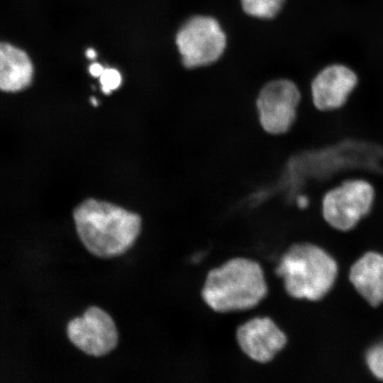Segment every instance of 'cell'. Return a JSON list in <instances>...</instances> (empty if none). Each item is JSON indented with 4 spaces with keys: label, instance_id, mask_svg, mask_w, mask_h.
Listing matches in <instances>:
<instances>
[{
    "label": "cell",
    "instance_id": "cell-10",
    "mask_svg": "<svg viewBox=\"0 0 383 383\" xmlns=\"http://www.w3.org/2000/svg\"><path fill=\"white\" fill-rule=\"evenodd\" d=\"M350 281L357 292L372 306L383 302V255L369 252L351 267Z\"/></svg>",
    "mask_w": 383,
    "mask_h": 383
},
{
    "label": "cell",
    "instance_id": "cell-9",
    "mask_svg": "<svg viewBox=\"0 0 383 383\" xmlns=\"http://www.w3.org/2000/svg\"><path fill=\"white\" fill-rule=\"evenodd\" d=\"M356 74L340 64L328 65L313 79L311 93L313 106L321 112L341 109L357 84Z\"/></svg>",
    "mask_w": 383,
    "mask_h": 383
},
{
    "label": "cell",
    "instance_id": "cell-11",
    "mask_svg": "<svg viewBox=\"0 0 383 383\" xmlns=\"http://www.w3.org/2000/svg\"><path fill=\"white\" fill-rule=\"evenodd\" d=\"M32 63L22 50L7 43L0 46V88L4 91H18L30 83Z\"/></svg>",
    "mask_w": 383,
    "mask_h": 383
},
{
    "label": "cell",
    "instance_id": "cell-2",
    "mask_svg": "<svg viewBox=\"0 0 383 383\" xmlns=\"http://www.w3.org/2000/svg\"><path fill=\"white\" fill-rule=\"evenodd\" d=\"M267 292L260 265L255 260L238 257L209 270L201 294L211 309L228 313L254 308Z\"/></svg>",
    "mask_w": 383,
    "mask_h": 383
},
{
    "label": "cell",
    "instance_id": "cell-13",
    "mask_svg": "<svg viewBox=\"0 0 383 383\" xmlns=\"http://www.w3.org/2000/svg\"><path fill=\"white\" fill-rule=\"evenodd\" d=\"M366 362L371 372L377 379L383 380V343L368 350Z\"/></svg>",
    "mask_w": 383,
    "mask_h": 383
},
{
    "label": "cell",
    "instance_id": "cell-12",
    "mask_svg": "<svg viewBox=\"0 0 383 383\" xmlns=\"http://www.w3.org/2000/svg\"><path fill=\"white\" fill-rule=\"evenodd\" d=\"M240 7L248 16L260 20L274 18L282 10L285 0H239Z\"/></svg>",
    "mask_w": 383,
    "mask_h": 383
},
{
    "label": "cell",
    "instance_id": "cell-6",
    "mask_svg": "<svg viewBox=\"0 0 383 383\" xmlns=\"http://www.w3.org/2000/svg\"><path fill=\"white\" fill-rule=\"evenodd\" d=\"M301 99L300 90L293 81L278 78L267 82L255 99V110L261 128L274 136L289 133L297 120Z\"/></svg>",
    "mask_w": 383,
    "mask_h": 383
},
{
    "label": "cell",
    "instance_id": "cell-14",
    "mask_svg": "<svg viewBox=\"0 0 383 383\" xmlns=\"http://www.w3.org/2000/svg\"><path fill=\"white\" fill-rule=\"evenodd\" d=\"M102 91L110 94L111 91L116 89L121 83V76L120 72L113 68L104 69L103 73L99 77Z\"/></svg>",
    "mask_w": 383,
    "mask_h": 383
},
{
    "label": "cell",
    "instance_id": "cell-8",
    "mask_svg": "<svg viewBox=\"0 0 383 383\" xmlns=\"http://www.w3.org/2000/svg\"><path fill=\"white\" fill-rule=\"evenodd\" d=\"M235 338L243 353L258 363L272 361L285 347V333L268 316L254 317L236 330Z\"/></svg>",
    "mask_w": 383,
    "mask_h": 383
},
{
    "label": "cell",
    "instance_id": "cell-3",
    "mask_svg": "<svg viewBox=\"0 0 383 383\" xmlns=\"http://www.w3.org/2000/svg\"><path fill=\"white\" fill-rule=\"evenodd\" d=\"M287 293L311 301L323 297L335 280L338 266L324 250L311 243H296L282 255L275 269Z\"/></svg>",
    "mask_w": 383,
    "mask_h": 383
},
{
    "label": "cell",
    "instance_id": "cell-7",
    "mask_svg": "<svg viewBox=\"0 0 383 383\" xmlns=\"http://www.w3.org/2000/svg\"><path fill=\"white\" fill-rule=\"evenodd\" d=\"M67 333L70 342L88 355L101 357L117 345L118 335L111 317L97 306L89 307L81 317L72 319Z\"/></svg>",
    "mask_w": 383,
    "mask_h": 383
},
{
    "label": "cell",
    "instance_id": "cell-5",
    "mask_svg": "<svg viewBox=\"0 0 383 383\" xmlns=\"http://www.w3.org/2000/svg\"><path fill=\"white\" fill-rule=\"evenodd\" d=\"M374 186L363 178L346 179L323 193L320 202L322 216L333 228L348 231L374 207Z\"/></svg>",
    "mask_w": 383,
    "mask_h": 383
},
{
    "label": "cell",
    "instance_id": "cell-17",
    "mask_svg": "<svg viewBox=\"0 0 383 383\" xmlns=\"http://www.w3.org/2000/svg\"><path fill=\"white\" fill-rule=\"evenodd\" d=\"M91 102L94 106H97L98 105V101L94 97L91 98Z\"/></svg>",
    "mask_w": 383,
    "mask_h": 383
},
{
    "label": "cell",
    "instance_id": "cell-15",
    "mask_svg": "<svg viewBox=\"0 0 383 383\" xmlns=\"http://www.w3.org/2000/svg\"><path fill=\"white\" fill-rule=\"evenodd\" d=\"M104 68L97 62L92 63L89 68V73L93 77H100L103 73Z\"/></svg>",
    "mask_w": 383,
    "mask_h": 383
},
{
    "label": "cell",
    "instance_id": "cell-16",
    "mask_svg": "<svg viewBox=\"0 0 383 383\" xmlns=\"http://www.w3.org/2000/svg\"><path fill=\"white\" fill-rule=\"evenodd\" d=\"M86 55L89 59L93 60V59H94L96 57V52H95V50L94 49L89 48L86 51Z\"/></svg>",
    "mask_w": 383,
    "mask_h": 383
},
{
    "label": "cell",
    "instance_id": "cell-1",
    "mask_svg": "<svg viewBox=\"0 0 383 383\" xmlns=\"http://www.w3.org/2000/svg\"><path fill=\"white\" fill-rule=\"evenodd\" d=\"M79 239L91 254L103 258L125 253L141 230V218L111 203L88 199L74 211Z\"/></svg>",
    "mask_w": 383,
    "mask_h": 383
},
{
    "label": "cell",
    "instance_id": "cell-4",
    "mask_svg": "<svg viewBox=\"0 0 383 383\" xmlns=\"http://www.w3.org/2000/svg\"><path fill=\"white\" fill-rule=\"evenodd\" d=\"M175 45L182 65L187 69L206 67L216 62L227 47V35L213 16L196 14L178 28Z\"/></svg>",
    "mask_w": 383,
    "mask_h": 383
}]
</instances>
